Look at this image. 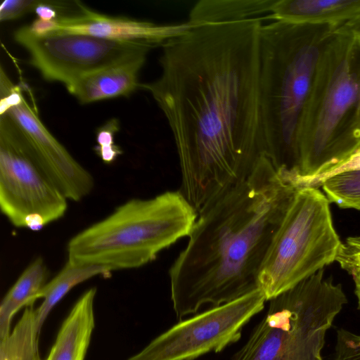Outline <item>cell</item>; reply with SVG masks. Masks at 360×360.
I'll use <instances>...</instances> for the list:
<instances>
[{
	"mask_svg": "<svg viewBox=\"0 0 360 360\" xmlns=\"http://www.w3.org/2000/svg\"><path fill=\"white\" fill-rule=\"evenodd\" d=\"M260 17L195 25L165 42L160 76L140 84L165 115L180 191L197 212L266 156L259 94Z\"/></svg>",
	"mask_w": 360,
	"mask_h": 360,
	"instance_id": "cell-1",
	"label": "cell"
},
{
	"mask_svg": "<svg viewBox=\"0 0 360 360\" xmlns=\"http://www.w3.org/2000/svg\"><path fill=\"white\" fill-rule=\"evenodd\" d=\"M298 188L262 157L252 174L198 212L169 270L176 319L258 288L259 273Z\"/></svg>",
	"mask_w": 360,
	"mask_h": 360,
	"instance_id": "cell-2",
	"label": "cell"
},
{
	"mask_svg": "<svg viewBox=\"0 0 360 360\" xmlns=\"http://www.w3.org/2000/svg\"><path fill=\"white\" fill-rule=\"evenodd\" d=\"M340 29L283 21L261 28L259 94L265 155L288 181L300 174V132L321 58Z\"/></svg>",
	"mask_w": 360,
	"mask_h": 360,
	"instance_id": "cell-3",
	"label": "cell"
},
{
	"mask_svg": "<svg viewBox=\"0 0 360 360\" xmlns=\"http://www.w3.org/2000/svg\"><path fill=\"white\" fill-rule=\"evenodd\" d=\"M300 174L319 176L360 150V33L340 29L321 58L299 138Z\"/></svg>",
	"mask_w": 360,
	"mask_h": 360,
	"instance_id": "cell-4",
	"label": "cell"
},
{
	"mask_svg": "<svg viewBox=\"0 0 360 360\" xmlns=\"http://www.w3.org/2000/svg\"><path fill=\"white\" fill-rule=\"evenodd\" d=\"M197 217V211L180 191L131 199L71 238L67 260L112 271L139 268L189 236Z\"/></svg>",
	"mask_w": 360,
	"mask_h": 360,
	"instance_id": "cell-5",
	"label": "cell"
},
{
	"mask_svg": "<svg viewBox=\"0 0 360 360\" xmlns=\"http://www.w3.org/2000/svg\"><path fill=\"white\" fill-rule=\"evenodd\" d=\"M269 301L233 360H323L326 333L347 303L342 285L323 269Z\"/></svg>",
	"mask_w": 360,
	"mask_h": 360,
	"instance_id": "cell-6",
	"label": "cell"
},
{
	"mask_svg": "<svg viewBox=\"0 0 360 360\" xmlns=\"http://www.w3.org/2000/svg\"><path fill=\"white\" fill-rule=\"evenodd\" d=\"M330 201L319 188H298L261 266L258 288L269 301L336 260L342 244Z\"/></svg>",
	"mask_w": 360,
	"mask_h": 360,
	"instance_id": "cell-7",
	"label": "cell"
},
{
	"mask_svg": "<svg viewBox=\"0 0 360 360\" xmlns=\"http://www.w3.org/2000/svg\"><path fill=\"white\" fill-rule=\"evenodd\" d=\"M0 115L1 211L17 228L39 231L65 215L68 200L40 167L14 122Z\"/></svg>",
	"mask_w": 360,
	"mask_h": 360,
	"instance_id": "cell-8",
	"label": "cell"
},
{
	"mask_svg": "<svg viewBox=\"0 0 360 360\" xmlns=\"http://www.w3.org/2000/svg\"><path fill=\"white\" fill-rule=\"evenodd\" d=\"M266 299L255 289L230 302L179 321L127 360H193L219 352L240 340L244 326Z\"/></svg>",
	"mask_w": 360,
	"mask_h": 360,
	"instance_id": "cell-9",
	"label": "cell"
},
{
	"mask_svg": "<svg viewBox=\"0 0 360 360\" xmlns=\"http://www.w3.org/2000/svg\"><path fill=\"white\" fill-rule=\"evenodd\" d=\"M14 39L26 49L30 63L45 79L65 86L84 75L155 46L146 42L117 41L74 33L37 36L27 25L17 30Z\"/></svg>",
	"mask_w": 360,
	"mask_h": 360,
	"instance_id": "cell-10",
	"label": "cell"
},
{
	"mask_svg": "<svg viewBox=\"0 0 360 360\" xmlns=\"http://www.w3.org/2000/svg\"><path fill=\"white\" fill-rule=\"evenodd\" d=\"M6 115L27 143L37 163L68 200L79 202L92 191L94 180L43 124L34 105L0 72V115Z\"/></svg>",
	"mask_w": 360,
	"mask_h": 360,
	"instance_id": "cell-11",
	"label": "cell"
},
{
	"mask_svg": "<svg viewBox=\"0 0 360 360\" xmlns=\"http://www.w3.org/2000/svg\"><path fill=\"white\" fill-rule=\"evenodd\" d=\"M193 26L188 21L158 25L128 18L108 16L79 3L77 12L60 17L49 34H80L117 41L146 42L156 46L185 33Z\"/></svg>",
	"mask_w": 360,
	"mask_h": 360,
	"instance_id": "cell-12",
	"label": "cell"
},
{
	"mask_svg": "<svg viewBox=\"0 0 360 360\" xmlns=\"http://www.w3.org/2000/svg\"><path fill=\"white\" fill-rule=\"evenodd\" d=\"M150 50L131 55L67 85V90L81 103L126 96L138 87L139 75Z\"/></svg>",
	"mask_w": 360,
	"mask_h": 360,
	"instance_id": "cell-13",
	"label": "cell"
},
{
	"mask_svg": "<svg viewBox=\"0 0 360 360\" xmlns=\"http://www.w3.org/2000/svg\"><path fill=\"white\" fill-rule=\"evenodd\" d=\"M264 18L329 25L360 33V0H276L271 13Z\"/></svg>",
	"mask_w": 360,
	"mask_h": 360,
	"instance_id": "cell-14",
	"label": "cell"
},
{
	"mask_svg": "<svg viewBox=\"0 0 360 360\" xmlns=\"http://www.w3.org/2000/svg\"><path fill=\"white\" fill-rule=\"evenodd\" d=\"M96 288L85 291L63 321L45 360H84L95 327Z\"/></svg>",
	"mask_w": 360,
	"mask_h": 360,
	"instance_id": "cell-15",
	"label": "cell"
},
{
	"mask_svg": "<svg viewBox=\"0 0 360 360\" xmlns=\"http://www.w3.org/2000/svg\"><path fill=\"white\" fill-rule=\"evenodd\" d=\"M49 270L44 259L35 258L7 292L0 305V339L11 332L13 317L22 307L34 304L49 281Z\"/></svg>",
	"mask_w": 360,
	"mask_h": 360,
	"instance_id": "cell-16",
	"label": "cell"
},
{
	"mask_svg": "<svg viewBox=\"0 0 360 360\" xmlns=\"http://www.w3.org/2000/svg\"><path fill=\"white\" fill-rule=\"evenodd\" d=\"M276 0H201L191 8L188 22L194 25L234 22L268 12Z\"/></svg>",
	"mask_w": 360,
	"mask_h": 360,
	"instance_id": "cell-17",
	"label": "cell"
},
{
	"mask_svg": "<svg viewBox=\"0 0 360 360\" xmlns=\"http://www.w3.org/2000/svg\"><path fill=\"white\" fill-rule=\"evenodd\" d=\"M110 269L99 266L76 265L67 260L64 266L42 289L39 298L43 301L35 309L36 321L41 332L42 326L52 309L75 286L97 276L108 277Z\"/></svg>",
	"mask_w": 360,
	"mask_h": 360,
	"instance_id": "cell-18",
	"label": "cell"
},
{
	"mask_svg": "<svg viewBox=\"0 0 360 360\" xmlns=\"http://www.w3.org/2000/svg\"><path fill=\"white\" fill-rule=\"evenodd\" d=\"M35 309L25 308L22 315L4 338L0 339V360H41L39 352V337Z\"/></svg>",
	"mask_w": 360,
	"mask_h": 360,
	"instance_id": "cell-19",
	"label": "cell"
},
{
	"mask_svg": "<svg viewBox=\"0 0 360 360\" xmlns=\"http://www.w3.org/2000/svg\"><path fill=\"white\" fill-rule=\"evenodd\" d=\"M326 196L340 208L360 210V170L335 174L321 184Z\"/></svg>",
	"mask_w": 360,
	"mask_h": 360,
	"instance_id": "cell-20",
	"label": "cell"
},
{
	"mask_svg": "<svg viewBox=\"0 0 360 360\" xmlns=\"http://www.w3.org/2000/svg\"><path fill=\"white\" fill-rule=\"evenodd\" d=\"M119 129V120L112 118L96 130L97 144L94 149L105 164L114 162L123 153L121 148L115 143V136Z\"/></svg>",
	"mask_w": 360,
	"mask_h": 360,
	"instance_id": "cell-21",
	"label": "cell"
},
{
	"mask_svg": "<svg viewBox=\"0 0 360 360\" xmlns=\"http://www.w3.org/2000/svg\"><path fill=\"white\" fill-rule=\"evenodd\" d=\"M333 360H360V335L338 330Z\"/></svg>",
	"mask_w": 360,
	"mask_h": 360,
	"instance_id": "cell-22",
	"label": "cell"
},
{
	"mask_svg": "<svg viewBox=\"0 0 360 360\" xmlns=\"http://www.w3.org/2000/svg\"><path fill=\"white\" fill-rule=\"evenodd\" d=\"M335 262L352 276L360 274V236L349 237L342 243Z\"/></svg>",
	"mask_w": 360,
	"mask_h": 360,
	"instance_id": "cell-23",
	"label": "cell"
},
{
	"mask_svg": "<svg viewBox=\"0 0 360 360\" xmlns=\"http://www.w3.org/2000/svg\"><path fill=\"white\" fill-rule=\"evenodd\" d=\"M353 170H360V150L325 173L311 179L298 180L295 182V184L297 188H320L322 183L328 178L340 172Z\"/></svg>",
	"mask_w": 360,
	"mask_h": 360,
	"instance_id": "cell-24",
	"label": "cell"
},
{
	"mask_svg": "<svg viewBox=\"0 0 360 360\" xmlns=\"http://www.w3.org/2000/svg\"><path fill=\"white\" fill-rule=\"evenodd\" d=\"M38 2L34 0H5L0 6V21L17 19L34 11Z\"/></svg>",
	"mask_w": 360,
	"mask_h": 360,
	"instance_id": "cell-25",
	"label": "cell"
},
{
	"mask_svg": "<svg viewBox=\"0 0 360 360\" xmlns=\"http://www.w3.org/2000/svg\"><path fill=\"white\" fill-rule=\"evenodd\" d=\"M354 283V293L357 299L358 309L360 310V274L352 275Z\"/></svg>",
	"mask_w": 360,
	"mask_h": 360,
	"instance_id": "cell-26",
	"label": "cell"
}]
</instances>
